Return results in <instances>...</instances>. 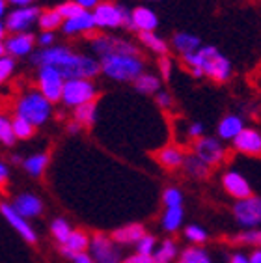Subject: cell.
I'll list each match as a JSON object with an SVG mask.
<instances>
[{"label": "cell", "mask_w": 261, "mask_h": 263, "mask_svg": "<svg viewBox=\"0 0 261 263\" xmlns=\"http://www.w3.org/2000/svg\"><path fill=\"white\" fill-rule=\"evenodd\" d=\"M88 245H90L88 233L81 232V230H73L64 247L67 248V250H71V252H84L86 248H88Z\"/></svg>", "instance_id": "obj_30"}, {"label": "cell", "mask_w": 261, "mask_h": 263, "mask_svg": "<svg viewBox=\"0 0 261 263\" xmlns=\"http://www.w3.org/2000/svg\"><path fill=\"white\" fill-rule=\"evenodd\" d=\"M144 235H146V232H144V226H142V224H127L123 228L116 230V232L112 233V239H114V243H118V245H135V243H138Z\"/></svg>", "instance_id": "obj_20"}, {"label": "cell", "mask_w": 261, "mask_h": 263, "mask_svg": "<svg viewBox=\"0 0 261 263\" xmlns=\"http://www.w3.org/2000/svg\"><path fill=\"white\" fill-rule=\"evenodd\" d=\"M6 2H10L13 4L15 8H25V6H34V0H6Z\"/></svg>", "instance_id": "obj_51"}, {"label": "cell", "mask_w": 261, "mask_h": 263, "mask_svg": "<svg viewBox=\"0 0 261 263\" xmlns=\"http://www.w3.org/2000/svg\"><path fill=\"white\" fill-rule=\"evenodd\" d=\"M183 164H185V170L191 174L192 177H206L207 172H209V166H207V164H203V162H201L198 157H194V155H191V157H185Z\"/></svg>", "instance_id": "obj_34"}, {"label": "cell", "mask_w": 261, "mask_h": 263, "mask_svg": "<svg viewBox=\"0 0 261 263\" xmlns=\"http://www.w3.org/2000/svg\"><path fill=\"white\" fill-rule=\"evenodd\" d=\"M233 213L243 228H256L261 222V200L257 196L239 200L233 208Z\"/></svg>", "instance_id": "obj_9"}, {"label": "cell", "mask_w": 261, "mask_h": 263, "mask_svg": "<svg viewBox=\"0 0 261 263\" xmlns=\"http://www.w3.org/2000/svg\"><path fill=\"white\" fill-rule=\"evenodd\" d=\"M162 200H164L166 208H177V205H183V194L177 189H166L164 194H162Z\"/></svg>", "instance_id": "obj_39"}, {"label": "cell", "mask_w": 261, "mask_h": 263, "mask_svg": "<svg viewBox=\"0 0 261 263\" xmlns=\"http://www.w3.org/2000/svg\"><path fill=\"white\" fill-rule=\"evenodd\" d=\"M15 112H17V118H23L30 125L38 127V125H43L50 118L52 105L41 96L40 91H28L26 96H23L19 99V103L15 106Z\"/></svg>", "instance_id": "obj_4"}, {"label": "cell", "mask_w": 261, "mask_h": 263, "mask_svg": "<svg viewBox=\"0 0 261 263\" xmlns=\"http://www.w3.org/2000/svg\"><path fill=\"white\" fill-rule=\"evenodd\" d=\"M6 13H8V2H6V0H0V21L4 19Z\"/></svg>", "instance_id": "obj_53"}, {"label": "cell", "mask_w": 261, "mask_h": 263, "mask_svg": "<svg viewBox=\"0 0 261 263\" xmlns=\"http://www.w3.org/2000/svg\"><path fill=\"white\" fill-rule=\"evenodd\" d=\"M88 247H91V256L96 263H120V254L116 250L112 239L103 233H96Z\"/></svg>", "instance_id": "obj_12"}, {"label": "cell", "mask_w": 261, "mask_h": 263, "mask_svg": "<svg viewBox=\"0 0 261 263\" xmlns=\"http://www.w3.org/2000/svg\"><path fill=\"white\" fill-rule=\"evenodd\" d=\"M47 164H49V155L47 153H35V155H30L28 159L23 161L25 170L28 174H32V176H41Z\"/></svg>", "instance_id": "obj_27"}, {"label": "cell", "mask_w": 261, "mask_h": 263, "mask_svg": "<svg viewBox=\"0 0 261 263\" xmlns=\"http://www.w3.org/2000/svg\"><path fill=\"white\" fill-rule=\"evenodd\" d=\"M235 241L237 243H245V245H257L261 241V233H259V230H246L245 233L237 235Z\"/></svg>", "instance_id": "obj_42"}, {"label": "cell", "mask_w": 261, "mask_h": 263, "mask_svg": "<svg viewBox=\"0 0 261 263\" xmlns=\"http://www.w3.org/2000/svg\"><path fill=\"white\" fill-rule=\"evenodd\" d=\"M179 263H213V261L206 250H201V248H187L181 254Z\"/></svg>", "instance_id": "obj_33"}, {"label": "cell", "mask_w": 261, "mask_h": 263, "mask_svg": "<svg viewBox=\"0 0 261 263\" xmlns=\"http://www.w3.org/2000/svg\"><path fill=\"white\" fill-rule=\"evenodd\" d=\"M91 17L96 23V28H130V11L125 6L114 4V2H99L91 10Z\"/></svg>", "instance_id": "obj_5"}, {"label": "cell", "mask_w": 261, "mask_h": 263, "mask_svg": "<svg viewBox=\"0 0 261 263\" xmlns=\"http://www.w3.org/2000/svg\"><path fill=\"white\" fill-rule=\"evenodd\" d=\"M248 263H261V252L259 250H256V252L252 254L250 259H248Z\"/></svg>", "instance_id": "obj_55"}, {"label": "cell", "mask_w": 261, "mask_h": 263, "mask_svg": "<svg viewBox=\"0 0 261 263\" xmlns=\"http://www.w3.org/2000/svg\"><path fill=\"white\" fill-rule=\"evenodd\" d=\"M40 13H41V10L40 8H35V6L15 8L13 11L6 13V17H4L6 32H11V34H23V32H28L32 26L38 23Z\"/></svg>", "instance_id": "obj_7"}, {"label": "cell", "mask_w": 261, "mask_h": 263, "mask_svg": "<svg viewBox=\"0 0 261 263\" xmlns=\"http://www.w3.org/2000/svg\"><path fill=\"white\" fill-rule=\"evenodd\" d=\"M101 73L118 82H133L144 73V60L140 54H110L101 58Z\"/></svg>", "instance_id": "obj_3"}, {"label": "cell", "mask_w": 261, "mask_h": 263, "mask_svg": "<svg viewBox=\"0 0 261 263\" xmlns=\"http://www.w3.org/2000/svg\"><path fill=\"white\" fill-rule=\"evenodd\" d=\"M8 176H10V170H8V166H6L4 162H0V187L8 181Z\"/></svg>", "instance_id": "obj_50"}, {"label": "cell", "mask_w": 261, "mask_h": 263, "mask_svg": "<svg viewBox=\"0 0 261 263\" xmlns=\"http://www.w3.org/2000/svg\"><path fill=\"white\" fill-rule=\"evenodd\" d=\"M123 263H153V258L151 256H144V254H133Z\"/></svg>", "instance_id": "obj_47"}, {"label": "cell", "mask_w": 261, "mask_h": 263, "mask_svg": "<svg viewBox=\"0 0 261 263\" xmlns=\"http://www.w3.org/2000/svg\"><path fill=\"white\" fill-rule=\"evenodd\" d=\"M34 125H30V123L26 122V120H23V118H17L11 122V131H13V137H15V140L19 138V140H28V138L34 135Z\"/></svg>", "instance_id": "obj_32"}, {"label": "cell", "mask_w": 261, "mask_h": 263, "mask_svg": "<svg viewBox=\"0 0 261 263\" xmlns=\"http://www.w3.org/2000/svg\"><path fill=\"white\" fill-rule=\"evenodd\" d=\"M230 263H248V258L243 256V254H233L230 259Z\"/></svg>", "instance_id": "obj_52"}, {"label": "cell", "mask_w": 261, "mask_h": 263, "mask_svg": "<svg viewBox=\"0 0 261 263\" xmlns=\"http://www.w3.org/2000/svg\"><path fill=\"white\" fill-rule=\"evenodd\" d=\"M56 11H58V15L62 17V21H65V19H71V17H75V15H79L81 11H84L81 8V6H77L73 0H67V2H62L58 8H54Z\"/></svg>", "instance_id": "obj_37"}, {"label": "cell", "mask_w": 261, "mask_h": 263, "mask_svg": "<svg viewBox=\"0 0 261 263\" xmlns=\"http://www.w3.org/2000/svg\"><path fill=\"white\" fill-rule=\"evenodd\" d=\"M97 120V103L96 101H90V103H84V105L77 106L75 108V122L79 125H84V127H91L96 123Z\"/></svg>", "instance_id": "obj_24"}, {"label": "cell", "mask_w": 261, "mask_h": 263, "mask_svg": "<svg viewBox=\"0 0 261 263\" xmlns=\"http://www.w3.org/2000/svg\"><path fill=\"white\" fill-rule=\"evenodd\" d=\"M11 208H13V211H15L19 217H23L26 220V218H34V217H38V215H41L43 203H41V200L38 196L25 193L15 198V202H13Z\"/></svg>", "instance_id": "obj_18"}, {"label": "cell", "mask_w": 261, "mask_h": 263, "mask_svg": "<svg viewBox=\"0 0 261 263\" xmlns=\"http://www.w3.org/2000/svg\"><path fill=\"white\" fill-rule=\"evenodd\" d=\"M73 2H75L77 6H81L84 11H91L97 4H99L101 0H73Z\"/></svg>", "instance_id": "obj_49"}, {"label": "cell", "mask_w": 261, "mask_h": 263, "mask_svg": "<svg viewBox=\"0 0 261 263\" xmlns=\"http://www.w3.org/2000/svg\"><path fill=\"white\" fill-rule=\"evenodd\" d=\"M62 254H64L65 258H69L73 263H96L94 259L88 256V254L84 252H71V250H67L65 247H62Z\"/></svg>", "instance_id": "obj_43"}, {"label": "cell", "mask_w": 261, "mask_h": 263, "mask_svg": "<svg viewBox=\"0 0 261 263\" xmlns=\"http://www.w3.org/2000/svg\"><path fill=\"white\" fill-rule=\"evenodd\" d=\"M177 256V248L174 245V241H164L161 245V248L157 250L151 258H153V263H172Z\"/></svg>", "instance_id": "obj_31"}, {"label": "cell", "mask_w": 261, "mask_h": 263, "mask_svg": "<svg viewBox=\"0 0 261 263\" xmlns=\"http://www.w3.org/2000/svg\"><path fill=\"white\" fill-rule=\"evenodd\" d=\"M201 135H203V123L196 122V123H192V125L189 127V137H191V138H200Z\"/></svg>", "instance_id": "obj_48"}, {"label": "cell", "mask_w": 261, "mask_h": 263, "mask_svg": "<svg viewBox=\"0 0 261 263\" xmlns=\"http://www.w3.org/2000/svg\"><path fill=\"white\" fill-rule=\"evenodd\" d=\"M32 62L40 67H54L56 71H60V75L65 81L67 79H88V81H91L94 77L101 73L99 60L58 45L38 51Z\"/></svg>", "instance_id": "obj_1"}, {"label": "cell", "mask_w": 261, "mask_h": 263, "mask_svg": "<svg viewBox=\"0 0 261 263\" xmlns=\"http://www.w3.org/2000/svg\"><path fill=\"white\" fill-rule=\"evenodd\" d=\"M64 82L65 79L60 75V71H56L54 67H40V73H38L40 93L45 97L50 105L60 101Z\"/></svg>", "instance_id": "obj_8"}, {"label": "cell", "mask_w": 261, "mask_h": 263, "mask_svg": "<svg viewBox=\"0 0 261 263\" xmlns=\"http://www.w3.org/2000/svg\"><path fill=\"white\" fill-rule=\"evenodd\" d=\"M159 71H161L162 79H166V81L170 79V75H172V60L168 58V54L159 58Z\"/></svg>", "instance_id": "obj_44"}, {"label": "cell", "mask_w": 261, "mask_h": 263, "mask_svg": "<svg viewBox=\"0 0 261 263\" xmlns=\"http://www.w3.org/2000/svg\"><path fill=\"white\" fill-rule=\"evenodd\" d=\"M194 157H198L203 164H207V166L218 164V162L224 159V147H222V144L216 140V138L200 137L196 140Z\"/></svg>", "instance_id": "obj_11"}, {"label": "cell", "mask_w": 261, "mask_h": 263, "mask_svg": "<svg viewBox=\"0 0 261 263\" xmlns=\"http://www.w3.org/2000/svg\"><path fill=\"white\" fill-rule=\"evenodd\" d=\"M233 146L237 152L246 153L256 157L261 153V135L256 129H243L235 138H233Z\"/></svg>", "instance_id": "obj_15"}, {"label": "cell", "mask_w": 261, "mask_h": 263, "mask_svg": "<svg viewBox=\"0 0 261 263\" xmlns=\"http://www.w3.org/2000/svg\"><path fill=\"white\" fill-rule=\"evenodd\" d=\"M183 62L191 69H200L203 75L211 77L216 82H226L231 77V64L216 47L201 45L191 54H183Z\"/></svg>", "instance_id": "obj_2"}, {"label": "cell", "mask_w": 261, "mask_h": 263, "mask_svg": "<svg viewBox=\"0 0 261 263\" xmlns=\"http://www.w3.org/2000/svg\"><path fill=\"white\" fill-rule=\"evenodd\" d=\"M62 17L58 15V11L56 10H47V11H41L40 17H38V25L43 32H54L56 28H60L62 26Z\"/></svg>", "instance_id": "obj_28"}, {"label": "cell", "mask_w": 261, "mask_h": 263, "mask_svg": "<svg viewBox=\"0 0 261 263\" xmlns=\"http://www.w3.org/2000/svg\"><path fill=\"white\" fill-rule=\"evenodd\" d=\"M15 71V60L10 58L8 54L0 56V84H4Z\"/></svg>", "instance_id": "obj_38"}, {"label": "cell", "mask_w": 261, "mask_h": 263, "mask_svg": "<svg viewBox=\"0 0 261 263\" xmlns=\"http://www.w3.org/2000/svg\"><path fill=\"white\" fill-rule=\"evenodd\" d=\"M176 51H179L181 54H191V52L198 51L201 47V40L198 35L191 34V32H177L172 40Z\"/></svg>", "instance_id": "obj_22"}, {"label": "cell", "mask_w": 261, "mask_h": 263, "mask_svg": "<svg viewBox=\"0 0 261 263\" xmlns=\"http://www.w3.org/2000/svg\"><path fill=\"white\" fill-rule=\"evenodd\" d=\"M94 28H96V23H94L91 11H81L79 15L71 17V19H65L64 23H62V30L67 35L90 34Z\"/></svg>", "instance_id": "obj_19"}, {"label": "cell", "mask_w": 261, "mask_h": 263, "mask_svg": "<svg viewBox=\"0 0 261 263\" xmlns=\"http://www.w3.org/2000/svg\"><path fill=\"white\" fill-rule=\"evenodd\" d=\"M157 103H159V106H162V108H168V106L172 105V96L168 91H157Z\"/></svg>", "instance_id": "obj_46"}, {"label": "cell", "mask_w": 261, "mask_h": 263, "mask_svg": "<svg viewBox=\"0 0 261 263\" xmlns=\"http://www.w3.org/2000/svg\"><path fill=\"white\" fill-rule=\"evenodd\" d=\"M67 131H69L71 135H75V133L81 131V125H79V123H77V122H71L69 125H67Z\"/></svg>", "instance_id": "obj_54"}, {"label": "cell", "mask_w": 261, "mask_h": 263, "mask_svg": "<svg viewBox=\"0 0 261 263\" xmlns=\"http://www.w3.org/2000/svg\"><path fill=\"white\" fill-rule=\"evenodd\" d=\"M38 43H40L43 49L52 47V43H54V32H41L40 37H38Z\"/></svg>", "instance_id": "obj_45"}, {"label": "cell", "mask_w": 261, "mask_h": 263, "mask_svg": "<svg viewBox=\"0 0 261 263\" xmlns=\"http://www.w3.org/2000/svg\"><path fill=\"white\" fill-rule=\"evenodd\" d=\"M222 185L226 189V193L231 194L237 200H245L252 196V189L245 177L239 172H226L222 177Z\"/></svg>", "instance_id": "obj_17"}, {"label": "cell", "mask_w": 261, "mask_h": 263, "mask_svg": "<svg viewBox=\"0 0 261 263\" xmlns=\"http://www.w3.org/2000/svg\"><path fill=\"white\" fill-rule=\"evenodd\" d=\"M153 2H157V0H153Z\"/></svg>", "instance_id": "obj_58"}, {"label": "cell", "mask_w": 261, "mask_h": 263, "mask_svg": "<svg viewBox=\"0 0 261 263\" xmlns=\"http://www.w3.org/2000/svg\"><path fill=\"white\" fill-rule=\"evenodd\" d=\"M157 157H159V162H161L162 166H166V168H177V166H181V164H183V161H185V155H183V152H181V149H177V147H174V146L162 147Z\"/></svg>", "instance_id": "obj_25"}, {"label": "cell", "mask_w": 261, "mask_h": 263, "mask_svg": "<svg viewBox=\"0 0 261 263\" xmlns=\"http://www.w3.org/2000/svg\"><path fill=\"white\" fill-rule=\"evenodd\" d=\"M0 213H2L6 217V220L13 226V230H17V232L21 233V237L25 239V241H28V243H35V241H38V235H35V232L32 230V226L26 222L25 218L19 217V215L13 211V208H11L10 203H6V202L0 203Z\"/></svg>", "instance_id": "obj_16"}, {"label": "cell", "mask_w": 261, "mask_h": 263, "mask_svg": "<svg viewBox=\"0 0 261 263\" xmlns=\"http://www.w3.org/2000/svg\"><path fill=\"white\" fill-rule=\"evenodd\" d=\"M0 142L4 146H13L15 144V137L11 131V120L4 114H0Z\"/></svg>", "instance_id": "obj_36"}, {"label": "cell", "mask_w": 261, "mask_h": 263, "mask_svg": "<svg viewBox=\"0 0 261 263\" xmlns=\"http://www.w3.org/2000/svg\"><path fill=\"white\" fill-rule=\"evenodd\" d=\"M50 232H52V235H54V239L58 241V243L65 245V241H67V237L71 235V226L67 220H64V218H56L54 222L50 224Z\"/></svg>", "instance_id": "obj_35"}, {"label": "cell", "mask_w": 261, "mask_h": 263, "mask_svg": "<svg viewBox=\"0 0 261 263\" xmlns=\"http://www.w3.org/2000/svg\"><path fill=\"white\" fill-rule=\"evenodd\" d=\"M185 235L189 241H192V243H196V245L203 243V241L207 239L206 230L200 228V226H189V228L185 230Z\"/></svg>", "instance_id": "obj_40"}, {"label": "cell", "mask_w": 261, "mask_h": 263, "mask_svg": "<svg viewBox=\"0 0 261 263\" xmlns=\"http://www.w3.org/2000/svg\"><path fill=\"white\" fill-rule=\"evenodd\" d=\"M133 82H135L136 91H140V93H144V96L157 93L159 88H161V81H159V77L153 75V73H140V75L136 77Z\"/></svg>", "instance_id": "obj_23"}, {"label": "cell", "mask_w": 261, "mask_h": 263, "mask_svg": "<svg viewBox=\"0 0 261 263\" xmlns=\"http://www.w3.org/2000/svg\"><path fill=\"white\" fill-rule=\"evenodd\" d=\"M140 41L151 52H155V54L159 56L168 54V43H166V40H162L161 35H157L155 32H140Z\"/></svg>", "instance_id": "obj_26"}, {"label": "cell", "mask_w": 261, "mask_h": 263, "mask_svg": "<svg viewBox=\"0 0 261 263\" xmlns=\"http://www.w3.org/2000/svg\"><path fill=\"white\" fill-rule=\"evenodd\" d=\"M96 96L97 88L91 81H88V79H67L64 82V88H62L60 101H64V105L77 108L84 103L94 101Z\"/></svg>", "instance_id": "obj_6"}, {"label": "cell", "mask_w": 261, "mask_h": 263, "mask_svg": "<svg viewBox=\"0 0 261 263\" xmlns=\"http://www.w3.org/2000/svg\"><path fill=\"white\" fill-rule=\"evenodd\" d=\"M243 129H245L243 118L235 116V114H230V116L222 118V122L218 123V137L222 140H233Z\"/></svg>", "instance_id": "obj_21"}, {"label": "cell", "mask_w": 261, "mask_h": 263, "mask_svg": "<svg viewBox=\"0 0 261 263\" xmlns=\"http://www.w3.org/2000/svg\"><path fill=\"white\" fill-rule=\"evenodd\" d=\"M94 51L99 58H105V56L110 54H138V49L133 43L120 40V37H112V35L96 37L94 40Z\"/></svg>", "instance_id": "obj_10"}, {"label": "cell", "mask_w": 261, "mask_h": 263, "mask_svg": "<svg viewBox=\"0 0 261 263\" xmlns=\"http://www.w3.org/2000/svg\"><path fill=\"white\" fill-rule=\"evenodd\" d=\"M6 37V26H4V21H0V41Z\"/></svg>", "instance_id": "obj_56"}, {"label": "cell", "mask_w": 261, "mask_h": 263, "mask_svg": "<svg viewBox=\"0 0 261 263\" xmlns=\"http://www.w3.org/2000/svg\"><path fill=\"white\" fill-rule=\"evenodd\" d=\"M6 54V51H4V43L0 41V56H4Z\"/></svg>", "instance_id": "obj_57"}, {"label": "cell", "mask_w": 261, "mask_h": 263, "mask_svg": "<svg viewBox=\"0 0 261 263\" xmlns=\"http://www.w3.org/2000/svg\"><path fill=\"white\" fill-rule=\"evenodd\" d=\"M159 26V17L147 6H136L130 10V28L138 32H155Z\"/></svg>", "instance_id": "obj_14"}, {"label": "cell", "mask_w": 261, "mask_h": 263, "mask_svg": "<svg viewBox=\"0 0 261 263\" xmlns=\"http://www.w3.org/2000/svg\"><path fill=\"white\" fill-rule=\"evenodd\" d=\"M136 248H138V254L151 256L153 250H155V237H153V235H144V237L136 243Z\"/></svg>", "instance_id": "obj_41"}, {"label": "cell", "mask_w": 261, "mask_h": 263, "mask_svg": "<svg viewBox=\"0 0 261 263\" xmlns=\"http://www.w3.org/2000/svg\"><path fill=\"white\" fill-rule=\"evenodd\" d=\"M35 37L30 32H23V34H11L4 41V51L10 58H21V56L30 54L34 49Z\"/></svg>", "instance_id": "obj_13"}, {"label": "cell", "mask_w": 261, "mask_h": 263, "mask_svg": "<svg viewBox=\"0 0 261 263\" xmlns=\"http://www.w3.org/2000/svg\"><path fill=\"white\" fill-rule=\"evenodd\" d=\"M181 222H183V205L166 208L164 217H162V226H164L166 232H176V230H179Z\"/></svg>", "instance_id": "obj_29"}]
</instances>
